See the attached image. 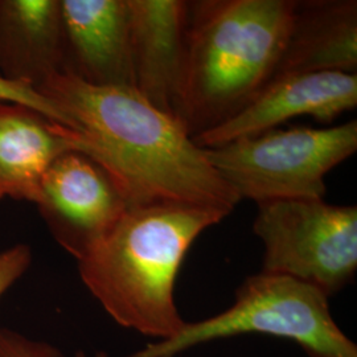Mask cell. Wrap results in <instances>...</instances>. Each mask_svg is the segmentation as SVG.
I'll return each mask as SVG.
<instances>
[{
  "mask_svg": "<svg viewBox=\"0 0 357 357\" xmlns=\"http://www.w3.org/2000/svg\"><path fill=\"white\" fill-rule=\"evenodd\" d=\"M33 253L26 243L0 250V298L19 281L32 265Z\"/></svg>",
  "mask_w": 357,
  "mask_h": 357,
  "instance_id": "obj_16",
  "label": "cell"
},
{
  "mask_svg": "<svg viewBox=\"0 0 357 357\" xmlns=\"http://www.w3.org/2000/svg\"><path fill=\"white\" fill-rule=\"evenodd\" d=\"M356 1H296L290 35L274 77L315 72L356 73Z\"/></svg>",
  "mask_w": 357,
  "mask_h": 357,
  "instance_id": "obj_13",
  "label": "cell"
},
{
  "mask_svg": "<svg viewBox=\"0 0 357 357\" xmlns=\"http://www.w3.org/2000/svg\"><path fill=\"white\" fill-rule=\"evenodd\" d=\"M53 238L78 261L102 240L128 204L102 167L78 151L53 162L38 204Z\"/></svg>",
  "mask_w": 357,
  "mask_h": 357,
  "instance_id": "obj_7",
  "label": "cell"
},
{
  "mask_svg": "<svg viewBox=\"0 0 357 357\" xmlns=\"http://www.w3.org/2000/svg\"><path fill=\"white\" fill-rule=\"evenodd\" d=\"M63 65L60 0H0V76L38 90Z\"/></svg>",
  "mask_w": 357,
  "mask_h": 357,
  "instance_id": "obj_12",
  "label": "cell"
},
{
  "mask_svg": "<svg viewBox=\"0 0 357 357\" xmlns=\"http://www.w3.org/2000/svg\"><path fill=\"white\" fill-rule=\"evenodd\" d=\"M38 90L72 119L78 153L102 167L128 208L174 203L229 215L240 203L178 118L137 90L93 86L66 72Z\"/></svg>",
  "mask_w": 357,
  "mask_h": 357,
  "instance_id": "obj_1",
  "label": "cell"
},
{
  "mask_svg": "<svg viewBox=\"0 0 357 357\" xmlns=\"http://www.w3.org/2000/svg\"><path fill=\"white\" fill-rule=\"evenodd\" d=\"M203 150L240 200H315L326 195V175L356 153L357 122L271 128Z\"/></svg>",
  "mask_w": 357,
  "mask_h": 357,
  "instance_id": "obj_5",
  "label": "cell"
},
{
  "mask_svg": "<svg viewBox=\"0 0 357 357\" xmlns=\"http://www.w3.org/2000/svg\"><path fill=\"white\" fill-rule=\"evenodd\" d=\"M293 0L188 1L178 121L192 138L227 122L275 76Z\"/></svg>",
  "mask_w": 357,
  "mask_h": 357,
  "instance_id": "obj_3",
  "label": "cell"
},
{
  "mask_svg": "<svg viewBox=\"0 0 357 357\" xmlns=\"http://www.w3.org/2000/svg\"><path fill=\"white\" fill-rule=\"evenodd\" d=\"M227 212L190 204L128 208L78 261L79 277L121 327L167 340L183 330L175 302L178 270L192 243Z\"/></svg>",
  "mask_w": 357,
  "mask_h": 357,
  "instance_id": "obj_2",
  "label": "cell"
},
{
  "mask_svg": "<svg viewBox=\"0 0 357 357\" xmlns=\"http://www.w3.org/2000/svg\"><path fill=\"white\" fill-rule=\"evenodd\" d=\"M357 105L356 73L315 72L274 77L252 102L227 122L196 137L200 149H213L255 135L295 116L332 122Z\"/></svg>",
  "mask_w": 357,
  "mask_h": 357,
  "instance_id": "obj_8",
  "label": "cell"
},
{
  "mask_svg": "<svg viewBox=\"0 0 357 357\" xmlns=\"http://www.w3.org/2000/svg\"><path fill=\"white\" fill-rule=\"evenodd\" d=\"M0 102L23 105L38 112L40 114L45 115L52 121L76 131L72 119L65 114L56 103L51 101L50 98H47L45 96H43L38 90L31 88L28 85L8 81L1 76H0Z\"/></svg>",
  "mask_w": 357,
  "mask_h": 357,
  "instance_id": "obj_14",
  "label": "cell"
},
{
  "mask_svg": "<svg viewBox=\"0 0 357 357\" xmlns=\"http://www.w3.org/2000/svg\"><path fill=\"white\" fill-rule=\"evenodd\" d=\"M76 357H88V355L85 354V352H82V351H79V352H77ZM94 357H109L106 354H103V352H98V354H96V356Z\"/></svg>",
  "mask_w": 357,
  "mask_h": 357,
  "instance_id": "obj_17",
  "label": "cell"
},
{
  "mask_svg": "<svg viewBox=\"0 0 357 357\" xmlns=\"http://www.w3.org/2000/svg\"><path fill=\"white\" fill-rule=\"evenodd\" d=\"M328 301L314 286L261 271L241 283L228 310L185 323L175 336L125 357H175L196 345L246 333L293 340L308 357H357V345L332 318Z\"/></svg>",
  "mask_w": 357,
  "mask_h": 357,
  "instance_id": "obj_4",
  "label": "cell"
},
{
  "mask_svg": "<svg viewBox=\"0 0 357 357\" xmlns=\"http://www.w3.org/2000/svg\"><path fill=\"white\" fill-rule=\"evenodd\" d=\"M258 205L253 229L264 243L262 273L289 277L331 296L357 270V208L315 200Z\"/></svg>",
  "mask_w": 357,
  "mask_h": 357,
  "instance_id": "obj_6",
  "label": "cell"
},
{
  "mask_svg": "<svg viewBox=\"0 0 357 357\" xmlns=\"http://www.w3.org/2000/svg\"><path fill=\"white\" fill-rule=\"evenodd\" d=\"M63 72L93 86L132 88L128 0H60Z\"/></svg>",
  "mask_w": 357,
  "mask_h": 357,
  "instance_id": "obj_9",
  "label": "cell"
},
{
  "mask_svg": "<svg viewBox=\"0 0 357 357\" xmlns=\"http://www.w3.org/2000/svg\"><path fill=\"white\" fill-rule=\"evenodd\" d=\"M77 149L76 131L17 103L0 102V200L38 204L48 168Z\"/></svg>",
  "mask_w": 357,
  "mask_h": 357,
  "instance_id": "obj_11",
  "label": "cell"
},
{
  "mask_svg": "<svg viewBox=\"0 0 357 357\" xmlns=\"http://www.w3.org/2000/svg\"><path fill=\"white\" fill-rule=\"evenodd\" d=\"M128 7L134 89L156 109L176 116L188 1L128 0Z\"/></svg>",
  "mask_w": 357,
  "mask_h": 357,
  "instance_id": "obj_10",
  "label": "cell"
},
{
  "mask_svg": "<svg viewBox=\"0 0 357 357\" xmlns=\"http://www.w3.org/2000/svg\"><path fill=\"white\" fill-rule=\"evenodd\" d=\"M0 357H65L48 342L31 339L13 328L0 326Z\"/></svg>",
  "mask_w": 357,
  "mask_h": 357,
  "instance_id": "obj_15",
  "label": "cell"
}]
</instances>
